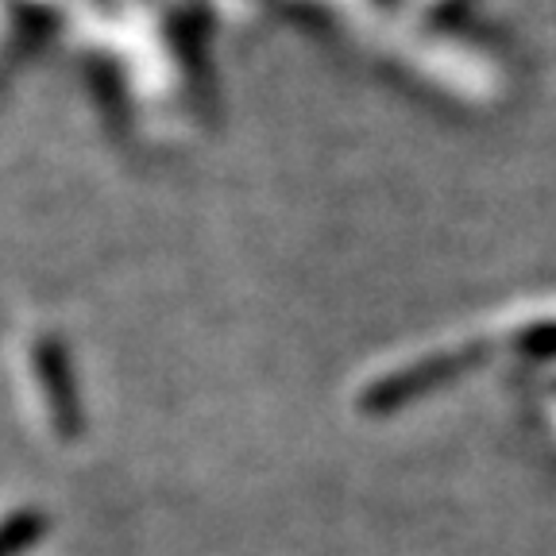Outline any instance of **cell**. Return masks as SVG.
<instances>
[{
    "mask_svg": "<svg viewBox=\"0 0 556 556\" xmlns=\"http://www.w3.org/2000/svg\"><path fill=\"white\" fill-rule=\"evenodd\" d=\"M39 367H43V391H47L54 429H59V437H78L81 414H78V394H74V379H70L66 352L59 344H43L39 348Z\"/></svg>",
    "mask_w": 556,
    "mask_h": 556,
    "instance_id": "1",
    "label": "cell"
},
{
    "mask_svg": "<svg viewBox=\"0 0 556 556\" xmlns=\"http://www.w3.org/2000/svg\"><path fill=\"white\" fill-rule=\"evenodd\" d=\"M47 533V514L43 510H16L0 521V556H20L24 548L39 545Z\"/></svg>",
    "mask_w": 556,
    "mask_h": 556,
    "instance_id": "2",
    "label": "cell"
}]
</instances>
